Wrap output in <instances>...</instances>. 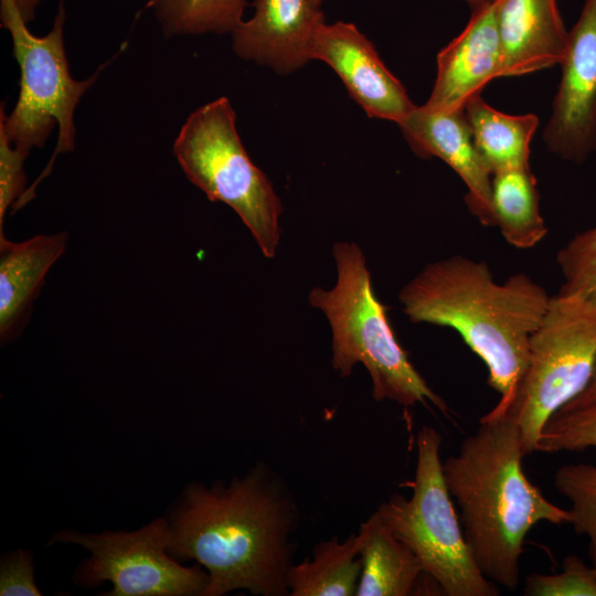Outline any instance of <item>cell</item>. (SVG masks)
<instances>
[{"mask_svg":"<svg viewBox=\"0 0 596 596\" xmlns=\"http://www.w3.org/2000/svg\"><path fill=\"white\" fill-rule=\"evenodd\" d=\"M522 438L505 414L488 412L456 455L443 461L444 477L460 509L470 553L491 582L514 589L523 542L540 522H570L568 510L547 500L525 476Z\"/></svg>","mask_w":596,"mask_h":596,"instance_id":"3957f363","label":"cell"},{"mask_svg":"<svg viewBox=\"0 0 596 596\" xmlns=\"http://www.w3.org/2000/svg\"><path fill=\"white\" fill-rule=\"evenodd\" d=\"M590 405H596V359L594 362L590 377L586 386L577 396H575L563 408H575V407H583V406H590Z\"/></svg>","mask_w":596,"mask_h":596,"instance_id":"83f0119b","label":"cell"},{"mask_svg":"<svg viewBox=\"0 0 596 596\" xmlns=\"http://www.w3.org/2000/svg\"><path fill=\"white\" fill-rule=\"evenodd\" d=\"M596 449V405L562 408L543 426L536 451H584Z\"/></svg>","mask_w":596,"mask_h":596,"instance_id":"cb8c5ba5","label":"cell"},{"mask_svg":"<svg viewBox=\"0 0 596 596\" xmlns=\"http://www.w3.org/2000/svg\"><path fill=\"white\" fill-rule=\"evenodd\" d=\"M464 30L437 54V73L424 104L436 110H460L492 79L502 77L496 0L471 7Z\"/></svg>","mask_w":596,"mask_h":596,"instance_id":"4fadbf2b","label":"cell"},{"mask_svg":"<svg viewBox=\"0 0 596 596\" xmlns=\"http://www.w3.org/2000/svg\"><path fill=\"white\" fill-rule=\"evenodd\" d=\"M563 285L560 294L596 308V223L571 238L556 255Z\"/></svg>","mask_w":596,"mask_h":596,"instance_id":"603a6c76","label":"cell"},{"mask_svg":"<svg viewBox=\"0 0 596 596\" xmlns=\"http://www.w3.org/2000/svg\"><path fill=\"white\" fill-rule=\"evenodd\" d=\"M246 0H155L157 19L166 36L232 33L243 21Z\"/></svg>","mask_w":596,"mask_h":596,"instance_id":"44dd1931","label":"cell"},{"mask_svg":"<svg viewBox=\"0 0 596 596\" xmlns=\"http://www.w3.org/2000/svg\"><path fill=\"white\" fill-rule=\"evenodd\" d=\"M502 77L522 76L560 65L568 31L557 0H496Z\"/></svg>","mask_w":596,"mask_h":596,"instance_id":"9a60e30c","label":"cell"},{"mask_svg":"<svg viewBox=\"0 0 596 596\" xmlns=\"http://www.w3.org/2000/svg\"><path fill=\"white\" fill-rule=\"evenodd\" d=\"M68 235H36L10 242L0 232V338L12 339L53 264L66 248Z\"/></svg>","mask_w":596,"mask_h":596,"instance_id":"2e32d148","label":"cell"},{"mask_svg":"<svg viewBox=\"0 0 596 596\" xmlns=\"http://www.w3.org/2000/svg\"><path fill=\"white\" fill-rule=\"evenodd\" d=\"M409 499L395 494L377 511L392 532L418 557L447 596H498V585L477 566L459 524L440 459V434L423 426Z\"/></svg>","mask_w":596,"mask_h":596,"instance_id":"52a82bcc","label":"cell"},{"mask_svg":"<svg viewBox=\"0 0 596 596\" xmlns=\"http://www.w3.org/2000/svg\"><path fill=\"white\" fill-rule=\"evenodd\" d=\"M467 3L470 4V7H475L479 3H482V2H487V1H490V0H465Z\"/></svg>","mask_w":596,"mask_h":596,"instance_id":"f546056e","label":"cell"},{"mask_svg":"<svg viewBox=\"0 0 596 596\" xmlns=\"http://www.w3.org/2000/svg\"><path fill=\"white\" fill-rule=\"evenodd\" d=\"M63 1L60 0L52 30L44 36H36L29 31L14 0H0L1 25L11 34L13 55L21 71L19 98L9 116L1 106L0 130L14 148L29 155L33 148L42 147L54 125H58V139L49 163L13 210L21 209L34 198L38 184L49 175L58 155L74 150L75 107L102 70L86 81H75L71 76L63 43L66 15Z\"/></svg>","mask_w":596,"mask_h":596,"instance_id":"5b68a950","label":"cell"},{"mask_svg":"<svg viewBox=\"0 0 596 596\" xmlns=\"http://www.w3.org/2000/svg\"><path fill=\"white\" fill-rule=\"evenodd\" d=\"M297 507L288 490L259 465L227 486L191 485L171 515L168 552L195 560L209 574L202 596L236 589L288 594Z\"/></svg>","mask_w":596,"mask_h":596,"instance_id":"6da1fadb","label":"cell"},{"mask_svg":"<svg viewBox=\"0 0 596 596\" xmlns=\"http://www.w3.org/2000/svg\"><path fill=\"white\" fill-rule=\"evenodd\" d=\"M491 202L493 227L511 246L528 249L546 236L536 179L530 166L493 173Z\"/></svg>","mask_w":596,"mask_h":596,"instance_id":"ffe728a7","label":"cell"},{"mask_svg":"<svg viewBox=\"0 0 596 596\" xmlns=\"http://www.w3.org/2000/svg\"><path fill=\"white\" fill-rule=\"evenodd\" d=\"M595 359L596 308L573 296H552L531 338L524 373L511 396L492 408L517 424L525 456L536 451L545 423L584 390Z\"/></svg>","mask_w":596,"mask_h":596,"instance_id":"ba28073f","label":"cell"},{"mask_svg":"<svg viewBox=\"0 0 596 596\" xmlns=\"http://www.w3.org/2000/svg\"><path fill=\"white\" fill-rule=\"evenodd\" d=\"M398 126L416 156L436 157L459 175L468 190L465 202L469 211L482 225L493 227L492 173L473 142L464 109L415 106Z\"/></svg>","mask_w":596,"mask_h":596,"instance_id":"7c38bea8","label":"cell"},{"mask_svg":"<svg viewBox=\"0 0 596 596\" xmlns=\"http://www.w3.org/2000/svg\"><path fill=\"white\" fill-rule=\"evenodd\" d=\"M362 570L356 596H408L423 592L427 576L415 553L376 510L360 525Z\"/></svg>","mask_w":596,"mask_h":596,"instance_id":"e0dca14e","label":"cell"},{"mask_svg":"<svg viewBox=\"0 0 596 596\" xmlns=\"http://www.w3.org/2000/svg\"><path fill=\"white\" fill-rule=\"evenodd\" d=\"M23 20L29 23L35 18V9L41 0H14Z\"/></svg>","mask_w":596,"mask_h":596,"instance_id":"f1b7e54d","label":"cell"},{"mask_svg":"<svg viewBox=\"0 0 596 596\" xmlns=\"http://www.w3.org/2000/svg\"><path fill=\"white\" fill-rule=\"evenodd\" d=\"M26 153L14 148L0 130V232L10 205H14L26 189L23 170Z\"/></svg>","mask_w":596,"mask_h":596,"instance_id":"484cf974","label":"cell"},{"mask_svg":"<svg viewBox=\"0 0 596 596\" xmlns=\"http://www.w3.org/2000/svg\"><path fill=\"white\" fill-rule=\"evenodd\" d=\"M560 66L542 137L552 153L579 164L596 151V0H584Z\"/></svg>","mask_w":596,"mask_h":596,"instance_id":"30bf717a","label":"cell"},{"mask_svg":"<svg viewBox=\"0 0 596 596\" xmlns=\"http://www.w3.org/2000/svg\"><path fill=\"white\" fill-rule=\"evenodd\" d=\"M464 113L473 142L492 174L530 166L531 141L539 127L536 115L499 111L480 94L467 100Z\"/></svg>","mask_w":596,"mask_h":596,"instance_id":"ac0fdd59","label":"cell"},{"mask_svg":"<svg viewBox=\"0 0 596 596\" xmlns=\"http://www.w3.org/2000/svg\"><path fill=\"white\" fill-rule=\"evenodd\" d=\"M361 536L319 542L311 557L289 567L286 585L290 596H352L361 576Z\"/></svg>","mask_w":596,"mask_h":596,"instance_id":"d6986e66","label":"cell"},{"mask_svg":"<svg viewBox=\"0 0 596 596\" xmlns=\"http://www.w3.org/2000/svg\"><path fill=\"white\" fill-rule=\"evenodd\" d=\"M337 283L312 288L309 304L327 317L332 336L331 365L344 379L361 363L370 374L375 401L404 407L433 404L445 415L446 402L417 372L396 339L386 306L375 296L362 249L353 242L332 246Z\"/></svg>","mask_w":596,"mask_h":596,"instance_id":"277c9868","label":"cell"},{"mask_svg":"<svg viewBox=\"0 0 596 596\" xmlns=\"http://www.w3.org/2000/svg\"><path fill=\"white\" fill-rule=\"evenodd\" d=\"M227 97L194 110L173 142L187 178L213 202L232 207L249 230L263 255L273 258L280 241L279 196L254 164L236 129Z\"/></svg>","mask_w":596,"mask_h":596,"instance_id":"8992f818","label":"cell"},{"mask_svg":"<svg viewBox=\"0 0 596 596\" xmlns=\"http://www.w3.org/2000/svg\"><path fill=\"white\" fill-rule=\"evenodd\" d=\"M170 524L161 518L135 532L81 534L57 533L54 541L75 543L91 552L76 574V582L96 586L113 584L109 596L200 595L209 574L200 564L185 567L168 552Z\"/></svg>","mask_w":596,"mask_h":596,"instance_id":"9c48e42d","label":"cell"},{"mask_svg":"<svg viewBox=\"0 0 596 596\" xmlns=\"http://www.w3.org/2000/svg\"><path fill=\"white\" fill-rule=\"evenodd\" d=\"M254 15L232 32L233 50L243 60L285 75L312 60V43L324 23L309 0H254Z\"/></svg>","mask_w":596,"mask_h":596,"instance_id":"5bb4252c","label":"cell"},{"mask_svg":"<svg viewBox=\"0 0 596 596\" xmlns=\"http://www.w3.org/2000/svg\"><path fill=\"white\" fill-rule=\"evenodd\" d=\"M525 596H596V567L577 555H567L555 574H530L525 577Z\"/></svg>","mask_w":596,"mask_h":596,"instance_id":"d4e9b609","label":"cell"},{"mask_svg":"<svg viewBox=\"0 0 596 596\" xmlns=\"http://www.w3.org/2000/svg\"><path fill=\"white\" fill-rule=\"evenodd\" d=\"M312 60L327 63L371 118L400 125L416 106L372 42L353 23H322L312 43Z\"/></svg>","mask_w":596,"mask_h":596,"instance_id":"8fae6325","label":"cell"},{"mask_svg":"<svg viewBox=\"0 0 596 596\" xmlns=\"http://www.w3.org/2000/svg\"><path fill=\"white\" fill-rule=\"evenodd\" d=\"M0 595H42L34 582L32 555L30 552L18 550L2 560L0 566Z\"/></svg>","mask_w":596,"mask_h":596,"instance_id":"4316f807","label":"cell"},{"mask_svg":"<svg viewBox=\"0 0 596 596\" xmlns=\"http://www.w3.org/2000/svg\"><path fill=\"white\" fill-rule=\"evenodd\" d=\"M315 7L320 8V4L323 2V0H309Z\"/></svg>","mask_w":596,"mask_h":596,"instance_id":"4dcf8cb0","label":"cell"},{"mask_svg":"<svg viewBox=\"0 0 596 596\" xmlns=\"http://www.w3.org/2000/svg\"><path fill=\"white\" fill-rule=\"evenodd\" d=\"M554 487L568 500V524L587 536L589 557L596 567V466L563 465L554 475Z\"/></svg>","mask_w":596,"mask_h":596,"instance_id":"7402d4cb","label":"cell"},{"mask_svg":"<svg viewBox=\"0 0 596 596\" xmlns=\"http://www.w3.org/2000/svg\"><path fill=\"white\" fill-rule=\"evenodd\" d=\"M552 296L525 273L494 280L487 263L462 255L427 264L398 300L414 323L448 327L488 369V384L507 401L524 373L531 338Z\"/></svg>","mask_w":596,"mask_h":596,"instance_id":"7a4b0ae2","label":"cell"}]
</instances>
